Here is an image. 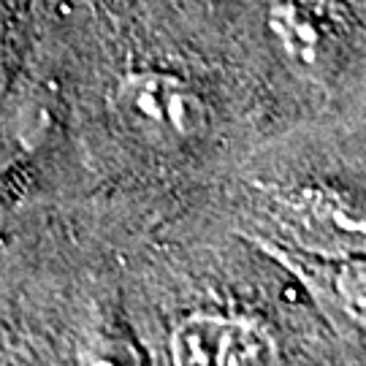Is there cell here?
<instances>
[{"instance_id": "obj_1", "label": "cell", "mask_w": 366, "mask_h": 366, "mask_svg": "<svg viewBox=\"0 0 366 366\" xmlns=\"http://www.w3.org/2000/svg\"><path fill=\"white\" fill-rule=\"evenodd\" d=\"M122 122L152 147H182L207 131V104L184 79L166 71H133L119 81Z\"/></svg>"}, {"instance_id": "obj_2", "label": "cell", "mask_w": 366, "mask_h": 366, "mask_svg": "<svg viewBox=\"0 0 366 366\" xmlns=\"http://www.w3.org/2000/svg\"><path fill=\"white\" fill-rule=\"evenodd\" d=\"M174 366H277L274 340L255 323L198 315L171 340Z\"/></svg>"}, {"instance_id": "obj_3", "label": "cell", "mask_w": 366, "mask_h": 366, "mask_svg": "<svg viewBox=\"0 0 366 366\" xmlns=\"http://www.w3.org/2000/svg\"><path fill=\"white\" fill-rule=\"evenodd\" d=\"M266 30L288 68L301 74L328 68L337 41L328 0H269Z\"/></svg>"}, {"instance_id": "obj_4", "label": "cell", "mask_w": 366, "mask_h": 366, "mask_svg": "<svg viewBox=\"0 0 366 366\" xmlns=\"http://www.w3.org/2000/svg\"><path fill=\"white\" fill-rule=\"evenodd\" d=\"M79 366H136L133 355L119 345H92L81 353Z\"/></svg>"}]
</instances>
